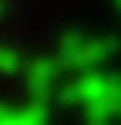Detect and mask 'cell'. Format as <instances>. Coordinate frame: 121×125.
Instances as JSON below:
<instances>
[{
  "label": "cell",
  "mask_w": 121,
  "mask_h": 125,
  "mask_svg": "<svg viewBox=\"0 0 121 125\" xmlns=\"http://www.w3.org/2000/svg\"><path fill=\"white\" fill-rule=\"evenodd\" d=\"M60 102L80 106L87 121H117L121 114V76L102 68L76 72L72 83H60Z\"/></svg>",
  "instance_id": "obj_1"
},
{
  "label": "cell",
  "mask_w": 121,
  "mask_h": 125,
  "mask_svg": "<svg viewBox=\"0 0 121 125\" xmlns=\"http://www.w3.org/2000/svg\"><path fill=\"white\" fill-rule=\"evenodd\" d=\"M113 49H117L113 38L72 31V34H64V38L57 42V61L64 64V68H72V72H87V68H98Z\"/></svg>",
  "instance_id": "obj_2"
},
{
  "label": "cell",
  "mask_w": 121,
  "mask_h": 125,
  "mask_svg": "<svg viewBox=\"0 0 121 125\" xmlns=\"http://www.w3.org/2000/svg\"><path fill=\"white\" fill-rule=\"evenodd\" d=\"M60 68L64 64L57 61V53L53 57H34V61H27V95L38 102H45L49 95H60Z\"/></svg>",
  "instance_id": "obj_3"
},
{
  "label": "cell",
  "mask_w": 121,
  "mask_h": 125,
  "mask_svg": "<svg viewBox=\"0 0 121 125\" xmlns=\"http://www.w3.org/2000/svg\"><path fill=\"white\" fill-rule=\"evenodd\" d=\"M0 125H45V102L30 99V106H0Z\"/></svg>",
  "instance_id": "obj_4"
},
{
  "label": "cell",
  "mask_w": 121,
  "mask_h": 125,
  "mask_svg": "<svg viewBox=\"0 0 121 125\" xmlns=\"http://www.w3.org/2000/svg\"><path fill=\"white\" fill-rule=\"evenodd\" d=\"M15 68H23V57L11 46H0V72H15Z\"/></svg>",
  "instance_id": "obj_5"
},
{
  "label": "cell",
  "mask_w": 121,
  "mask_h": 125,
  "mask_svg": "<svg viewBox=\"0 0 121 125\" xmlns=\"http://www.w3.org/2000/svg\"><path fill=\"white\" fill-rule=\"evenodd\" d=\"M87 125H117V121H87Z\"/></svg>",
  "instance_id": "obj_6"
},
{
  "label": "cell",
  "mask_w": 121,
  "mask_h": 125,
  "mask_svg": "<svg viewBox=\"0 0 121 125\" xmlns=\"http://www.w3.org/2000/svg\"><path fill=\"white\" fill-rule=\"evenodd\" d=\"M4 8H8V4H4V0H0V15H4Z\"/></svg>",
  "instance_id": "obj_7"
},
{
  "label": "cell",
  "mask_w": 121,
  "mask_h": 125,
  "mask_svg": "<svg viewBox=\"0 0 121 125\" xmlns=\"http://www.w3.org/2000/svg\"><path fill=\"white\" fill-rule=\"evenodd\" d=\"M113 4H117V11H121V0H113Z\"/></svg>",
  "instance_id": "obj_8"
},
{
  "label": "cell",
  "mask_w": 121,
  "mask_h": 125,
  "mask_svg": "<svg viewBox=\"0 0 121 125\" xmlns=\"http://www.w3.org/2000/svg\"><path fill=\"white\" fill-rule=\"evenodd\" d=\"M117 125H121V114H117Z\"/></svg>",
  "instance_id": "obj_9"
}]
</instances>
